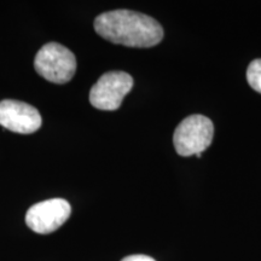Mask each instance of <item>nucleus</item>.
I'll return each mask as SVG.
<instances>
[{"label": "nucleus", "instance_id": "20e7f679", "mask_svg": "<svg viewBox=\"0 0 261 261\" xmlns=\"http://www.w3.org/2000/svg\"><path fill=\"white\" fill-rule=\"evenodd\" d=\"M133 87V79L125 71H109L98 79L90 92V102L96 109L113 112L121 106Z\"/></svg>", "mask_w": 261, "mask_h": 261}, {"label": "nucleus", "instance_id": "6e6552de", "mask_svg": "<svg viewBox=\"0 0 261 261\" xmlns=\"http://www.w3.org/2000/svg\"><path fill=\"white\" fill-rule=\"evenodd\" d=\"M121 261H156L154 257L143 255V254H136V255H128L123 257Z\"/></svg>", "mask_w": 261, "mask_h": 261}, {"label": "nucleus", "instance_id": "f257e3e1", "mask_svg": "<svg viewBox=\"0 0 261 261\" xmlns=\"http://www.w3.org/2000/svg\"><path fill=\"white\" fill-rule=\"evenodd\" d=\"M94 31L113 44L152 47L163 39V28L155 18L129 10L104 12L94 19Z\"/></svg>", "mask_w": 261, "mask_h": 261}, {"label": "nucleus", "instance_id": "423d86ee", "mask_svg": "<svg viewBox=\"0 0 261 261\" xmlns=\"http://www.w3.org/2000/svg\"><path fill=\"white\" fill-rule=\"evenodd\" d=\"M41 115L37 108L21 100L0 102V126L21 135L34 133L41 127Z\"/></svg>", "mask_w": 261, "mask_h": 261}, {"label": "nucleus", "instance_id": "0eeeda50", "mask_svg": "<svg viewBox=\"0 0 261 261\" xmlns=\"http://www.w3.org/2000/svg\"><path fill=\"white\" fill-rule=\"evenodd\" d=\"M247 80L249 86L261 93V60H254L247 69Z\"/></svg>", "mask_w": 261, "mask_h": 261}, {"label": "nucleus", "instance_id": "39448f33", "mask_svg": "<svg viewBox=\"0 0 261 261\" xmlns=\"http://www.w3.org/2000/svg\"><path fill=\"white\" fill-rule=\"evenodd\" d=\"M71 214L70 203L63 198H51L32 205L25 214V224L31 230L47 234L60 228Z\"/></svg>", "mask_w": 261, "mask_h": 261}, {"label": "nucleus", "instance_id": "f03ea898", "mask_svg": "<svg viewBox=\"0 0 261 261\" xmlns=\"http://www.w3.org/2000/svg\"><path fill=\"white\" fill-rule=\"evenodd\" d=\"M37 73L54 84H67L76 71V58L69 48L48 42L38 51L34 60Z\"/></svg>", "mask_w": 261, "mask_h": 261}, {"label": "nucleus", "instance_id": "7ed1b4c3", "mask_svg": "<svg viewBox=\"0 0 261 261\" xmlns=\"http://www.w3.org/2000/svg\"><path fill=\"white\" fill-rule=\"evenodd\" d=\"M214 125L207 116H188L179 123L173 135V144L180 156L202 155L213 142Z\"/></svg>", "mask_w": 261, "mask_h": 261}]
</instances>
